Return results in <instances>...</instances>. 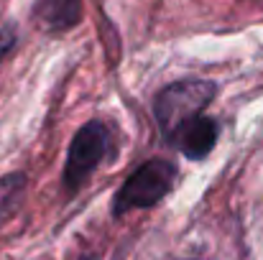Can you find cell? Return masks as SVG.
<instances>
[{"instance_id": "6da1fadb", "label": "cell", "mask_w": 263, "mask_h": 260, "mask_svg": "<svg viewBox=\"0 0 263 260\" xmlns=\"http://www.w3.org/2000/svg\"><path fill=\"white\" fill-rule=\"evenodd\" d=\"M217 94V85L210 79H179L166 85L154 99V117L164 143L174 146L181 130L194 123Z\"/></svg>"}, {"instance_id": "7a4b0ae2", "label": "cell", "mask_w": 263, "mask_h": 260, "mask_svg": "<svg viewBox=\"0 0 263 260\" xmlns=\"http://www.w3.org/2000/svg\"><path fill=\"white\" fill-rule=\"evenodd\" d=\"M179 169L169 158H148L130 173L112 196V217L130 214L136 209H151L166 199L174 189Z\"/></svg>"}, {"instance_id": "3957f363", "label": "cell", "mask_w": 263, "mask_h": 260, "mask_svg": "<svg viewBox=\"0 0 263 260\" xmlns=\"http://www.w3.org/2000/svg\"><path fill=\"white\" fill-rule=\"evenodd\" d=\"M110 148H112V133L105 120H89L74 133L62 171V184L67 194H77L87 184L89 176L97 171V166L110 153Z\"/></svg>"}, {"instance_id": "277c9868", "label": "cell", "mask_w": 263, "mask_h": 260, "mask_svg": "<svg viewBox=\"0 0 263 260\" xmlns=\"http://www.w3.org/2000/svg\"><path fill=\"white\" fill-rule=\"evenodd\" d=\"M85 15V0H36L31 18L46 33H67L80 26Z\"/></svg>"}, {"instance_id": "5b68a950", "label": "cell", "mask_w": 263, "mask_h": 260, "mask_svg": "<svg viewBox=\"0 0 263 260\" xmlns=\"http://www.w3.org/2000/svg\"><path fill=\"white\" fill-rule=\"evenodd\" d=\"M217 138H220L217 120L210 117V115H199L194 123H189L181 130V135H179V141L174 143V148L181 151V156H186L189 161H202V158H207L215 151Z\"/></svg>"}, {"instance_id": "8992f818", "label": "cell", "mask_w": 263, "mask_h": 260, "mask_svg": "<svg viewBox=\"0 0 263 260\" xmlns=\"http://www.w3.org/2000/svg\"><path fill=\"white\" fill-rule=\"evenodd\" d=\"M26 186H28L26 173L13 171V173L0 176V227H3V225L18 212V207L23 204Z\"/></svg>"}, {"instance_id": "52a82bcc", "label": "cell", "mask_w": 263, "mask_h": 260, "mask_svg": "<svg viewBox=\"0 0 263 260\" xmlns=\"http://www.w3.org/2000/svg\"><path fill=\"white\" fill-rule=\"evenodd\" d=\"M15 44H18V28L15 23H5L0 28V62L15 49Z\"/></svg>"}]
</instances>
